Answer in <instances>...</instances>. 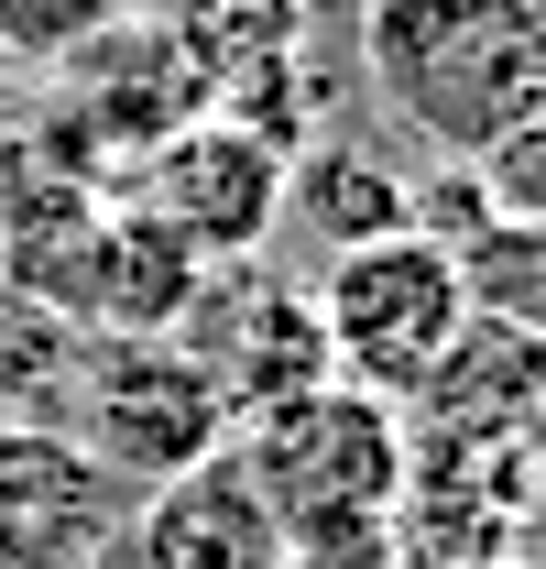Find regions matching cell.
Segmentation results:
<instances>
[{
    "label": "cell",
    "instance_id": "6da1fadb",
    "mask_svg": "<svg viewBox=\"0 0 546 569\" xmlns=\"http://www.w3.org/2000/svg\"><path fill=\"white\" fill-rule=\"evenodd\" d=\"M361 67L448 164H471L546 99V0H372Z\"/></svg>",
    "mask_w": 546,
    "mask_h": 569
},
{
    "label": "cell",
    "instance_id": "7a4b0ae2",
    "mask_svg": "<svg viewBox=\"0 0 546 569\" xmlns=\"http://www.w3.org/2000/svg\"><path fill=\"white\" fill-rule=\"evenodd\" d=\"M317 307V340H328V372L405 406L415 383L437 372V351L459 340L471 318V284H459V252H437L426 230H383V241H350L317 263L306 284Z\"/></svg>",
    "mask_w": 546,
    "mask_h": 569
},
{
    "label": "cell",
    "instance_id": "3957f363",
    "mask_svg": "<svg viewBox=\"0 0 546 569\" xmlns=\"http://www.w3.org/2000/svg\"><path fill=\"white\" fill-rule=\"evenodd\" d=\"M230 460L252 471V493L273 503V526H328V515H394L405 493V406L361 395V383H317L295 406L230 427Z\"/></svg>",
    "mask_w": 546,
    "mask_h": 569
},
{
    "label": "cell",
    "instance_id": "277c9868",
    "mask_svg": "<svg viewBox=\"0 0 546 569\" xmlns=\"http://www.w3.org/2000/svg\"><path fill=\"white\" fill-rule=\"evenodd\" d=\"M77 449L99 482H175L230 449V395L186 340H88L77 361Z\"/></svg>",
    "mask_w": 546,
    "mask_h": 569
},
{
    "label": "cell",
    "instance_id": "5b68a950",
    "mask_svg": "<svg viewBox=\"0 0 546 569\" xmlns=\"http://www.w3.org/2000/svg\"><path fill=\"white\" fill-rule=\"evenodd\" d=\"M284 164L295 153H273L230 110H208V121L153 132V153H142V176H132V209L164 219L198 263H252L273 230H284Z\"/></svg>",
    "mask_w": 546,
    "mask_h": 569
},
{
    "label": "cell",
    "instance_id": "8992f818",
    "mask_svg": "<svg viewBox=\"0 0 546 569\" xmlns=\"http://www.w3.org/2000/svg\"><path fill=\"white\" fill-rule=\"evenodd\" d=\"M132 569H284V526L252 493V471L219 449L198 471L153 482L132 515Z\"/></svg>",
    "mask_w": 546,
    "mask_h": 569
},
{
    "label": "cell",
    "instance_id": "52a82bcc",
    "mask_svg": "<svg viewBox=\"0 0 546 569\" xmlns=\"http://www.w3.org/2000/svg\"><path fill=\"white\" fill-rule=\"evenodd\" d=\"M536 395H546V340L503 329V318H459V340L437 351V372L405 395V438H536Z\"/></svg>",
    "mask_w": 546,
    "mask_h": 569
},
{
    "label": "cell",
    "instance_id": "ba28073f",
    "mask_svg": "<svg viewBox=\"0 0 546 569\" xmlns=\"http://www.w3.org/2000/svg\"><path fill=\"white\" fill-rule=\"evenodd\" d=\"M186 351L219 372L230 427L263 417V406H295V395H317V383H340V372H328V340H317L306 284H263V274L230 284V329H208V340H186Z\"/></svg>",
    "mask_w": 546,
    "mask_h": 569
},
{
    "label": "cell",
    "instance_id": "9c48e42d",
    "mask_svg": "<svg viewBox=\"0 0 546 569\" xmlns=\"http://www.w3.org/2000/svg\"><path fill=\"white\" fill-rule=\"evenodd\" d=\"M208 296V263L142 209H110L88 230V274H77V307L99 318V340H186Z\"/></svg>",
    "mask_w": 546,
    "mask_h": 569
},
{
    "label": "cell",
    "instance_id": "30bf717a",
    "mask_svg": "<svg viewBox=\"0 0 546 569\" xmlns=\"http://www.w3.org/2000/svg\"><path fill=\"white\" fill-rule=\"evenodd\" d=\"M99 537V460L55 438V427H22L0 417V569L11 548H88Z\"/></svg>",
    "mask_w": 546,
    "mask_h": 569
},
{
    "label": "cell",
    "instance_id": "8fae6325",
    "mask_svg": "<svg viewBox=\"0 0 546 569\" xmlns=\"http://www.w3.org/2000/svg\"><path fill=\"white\" fill-rule=\"evenodd\" d=\"M405 176L372 153V142H317L306 164H284V209H306L317 230H328V252H350V241H383V230H405Z\"/></svg>",
    "mask_w": 546,
    "mask_h": 569
},
{
    "label": "cell",
    "instance_id": "7c38bea8",
    "mask_svg": "<svg viewBox=\"0 0 546 569\" xmlns=\"http://www.w3.org/2000/svg\"><path fill=\"white\" fill-rule=\"evenodd\" d=\"M459 284H471V318L546 340V219H481L459 241Z\"/></svg>",
    "mask_w": 546,
    "mask_h": 569
},
{
    "label": "cell",
    "instance_id": "4fadbf2b",
    "mask_svg": "<svg viewBox=\"0 0 546 569\" xmlns=\"http://www.w3.org/2000/svg\"><path fill=\"white\" fill-rule=\"evenodd\" d=\"M471 187H481L492 219H546V99L492 142V153H471Z\"/></svg>",
    "mask_w": 546,
    "mask_h": 569
},
{
    "label": "cell",
    "instance_id": "5bb4252c",
    "mask_svg": "<svg viewBox=\"0 0 546 569\" xmlns=\"http://www.w3.org/2000/svg\"><path fill=\"white\" fill-rule=\"evenodd\" d=\"M284 569H405V548H394V515H328L284 537Z\"/></svg>",
    "mask_w": 546,
    "mask_h": 569
},
{
    "label": "cell",
    "instance_id": "9a60e30c",
    "mask_svg": "<svg viewBox=\"0 0 546 569\" xmlns=\"http://www.w3.org/2000/svg\"><path fill=\"white\" fill-rule=\"evenodd\" d=\"M503 559H514V569H546V471H536V493L514 503V526H503Z\"/></svg>",
    "mask_w": 546,
    "mask_h": 569
},
{
    "label": "cell",
    "instance_id": "2e32d148",
    "mask_svg": "<svg viewBox=\"0 0 546 569\" xmlns=\"http://www.w3.org/2000/svg\"><path fill=\"white\" fill-rule=\"evenodd\" d=\"M0 383H11V318H0Z\"/></svg>",
    "mask_w": 546,
    "mask_h": 569
},
{
    "label": "cell",
    "instance_id": "e0dca14e",
    "mask_svg": "<svg viewBox=\"0 0 546 569\" xmlns=\"http://www.w3.org/2000/svg\"><path fill=\"white\" fill-rule=\"evenodd\" d=\"M536 449H546V395H536Z\"/></svg>",
    "mask_w": 546,
    "mask_h": 569
},
{
    "label": "cell",
    "instance_id": "ac0fdd59",
    "mask_svg": "<svg viewBox=\"0 0 546 569\" xmlns=\"http://www.w3.org/2000/svg\"><path fill=\"white\" fill-rule=\"evenodd\" d=\"M492 569H514V559H492Z\"/></svg>",
    "mask_w": 546,
    "mask_h": 569
}]
</instances>
